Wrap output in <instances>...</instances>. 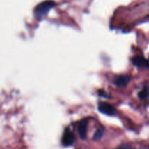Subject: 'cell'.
I'll return each instance as SVG.
<instances>
[{
	"label": "cell",
	"mask_w": 149,
	"mask_h": 149,
	"mask_svg": "<svg viewBox=\"0 0 149 149\" xmlns=\"http://www.w3.org/2000/svg\"><path fill=\"white\" fill-rule=\"evenodd\" d=\"M130 77L128 75H117L113 79V83L118 87H125L129 83Z\"/></svg>",
	"instance_id": "cell-3"
},
{
	"label": "cell",
	"mask_w": 149,
	"mask_h": 149,
	"mask_svg": "<svg viewBox=\"0 0 149 149\" xmlns=\"http://www.w3.org/2000/svg\"><path fill=\"white\" fill-rule=\"evenodd\" d=\"M74 134L71 131H65V133L63 134L62 139V143L64 146H71L72 145L73 143H74Z\"/></svg>",
	"instance_id": "cell-4"
},
{
	"label": "cell",
	"mask_w": 149,
	"mask_h": 149,
	"mask_svg": "<svg viewBox=\"0 0 149 149\" xmlns=\"http://www.w3.org/2000/svg\"><path fill=\"white\" fill-rule=\"evenodd\" d=\"M103 134H104V129L103 128H99L95 133L93 135V139L94 140H99L102 137H103Z\"/></svg>",
	"instance_id": "cell-7"
},
{
	"label": "cell",
	"mask_w": 149,
	"mask_h": 149,
	"mask_svg": "<svg viewBox=\"0 0 149 149\" xmlns=\"http://www.w3.org/2000/svg\"><path fill=\"white\" fill-rule=\"evenodd\" d=\"M118 149H135L133 147H132L131 145H127V144H125V145H122L119 146V148Z\"/></svg>",
	"instance_id": "cell-9"
},
{
	"label": "cell",
	"mask_w": 149,
	"mask_h": 149,
	"mask_svg": "<svg viewBox=\"0 0 149 149\" xmlns=\"http://www.w3.org/2000/svg\"><path fill=\"white\" fill-rule=\"evenodd\" d=\"M139 97L141 99H148L149 98V87L145 88L140 91Z\"/></svg>",
	"instance_id": "cell-8"
},
{
	"label": "cell",
	"mask_w": 149,
	"mask_h": 149,
	"mask_svg": "<svg viewBox=\"0 0 149 149\" xmlns=\"http://www.w3.org/2000/svg\"><path fill=\"white\" fill-rule=\"evenodd\" d=\"M79 134L80 137L83 140L86 138L87 137V119L81 120V122L79 123V125L78 127Z\"/></svg>",
	"instance_id": "cell-6"
},
{
	"label": "cell",
	"mask_w": 149,
	"mask_h": 149,
	"mask_svg": "<svg viewBox=\"0 0 149 149\" xmlns=\"http://www.w3.org/2000/svg\"><path fill=\"white\" fill-rule=\"evenodd\" d=\"M98 110L101 113L107 115H111V116L116 114V108L107 102H100L98 105Z\"/></svg>",
	"instance_id": "cell-2"
},
{
	"label": "cell",
	"mask_w": 149,
	"mask_h": 149,
	"mask_svg": "<svg viewBox=\"0 0 149 149\" xmlns=\"http://www.w3.org/2000/svg\"><path fill=\"white\" fill-rule=\"evenodd\" d=\"M55 2L52 0H47L38 4L34 9V15L38 20H42L47 15L49 10L55 6Z\"/></svg>",
	"instance_id": "cell-1"
},
{
	"label": "cell",
	"mask_w": 149,
	"mask_h": 149,
	"mask_svg": "<svg viewBox=\"0 0 149 149\" xmlns=\"http://www.w3.org/2000/svg\"><path fill=\"white\" fill-rule=\"evenodd\" d=\"M134 65L140 67H146L149 69V60L146 59L141 56H135L132 59Z\"/></svg>",
	"instance_id": "cell-5"
}]
</instances>
